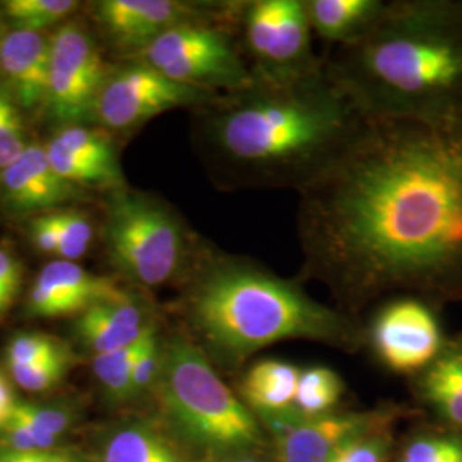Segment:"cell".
<instances>
[{
  "instance_id": "cell-1",
  "label": "cell",
  "mask_w": 462,
  "mask_h": 462,
  "mask_svg": "<svg viewBox=\"0 0 462 462\" xmlns=\"http://www.w3.org/2000/svg\"><path fill=\"white\" fill-rule=\"evenodd\" d=\"M298 198L300 280L341 312L397 291L462 300V116H365Z\"/></svg>"
},
{
  "instance_id": "cell-2",
  "label": "cell",
  "mask_w": 462,
  "mask_h": 462,
  "mask_svg": "<svg viewBox=\"0 0 462 462\" xmlns=\"http://www.w3.org/2000/svg\"><path fill=\"white\" fill-rule=\"evenodd\" d=\"M202 106V144L217 180L231 190L300 192L346 148L365 118L324 67L282 83L254 78Z\"/></svg>"
},
{
  "instance_id": "cell-3",
  "label": "cell",
  "mask_w": 462,
  "mask_h": 462,
  "mask_svg": "<svg viewBox=\"0 0 462 462\" xmlns=\"http://www.w3.org/2000/svg\"><path fill=\"white\" fill-rule=\"evenodd\" d=\"M322 62L364 116H462V0L385 2L362 38Z\"/></svg>"
},
{
  "instance_id": "cell-4",
  "label": "cell",
  "mask_w": 462,
  "mask_h": 462,
  "mask_svg": "<svg viewBox=\"0 0 462 462\" xmlns=\"http://www.w3.org/2000/svg\"><path fill=\"white\" fill-rule=\"evenodd\" d=\"M204 353L228 366L247 364L257 351L282 341H314L353 349L365 339L353 317L310 297L247 255L202 254L185 297Z\"/></svg>"
},
{
  "instance_id": "cell-5",
  "label": "cell",
  "mask_w": 462,
  "mask_h": 462,
  "mask_svg": "<svg viewBox=\"0 0 462 462\" xmlns=\"http://www.w3.org/2000/svg\"><path fill=\"white\" fill-rule=\"evenodd\" d=\"M154 391L177 437L209 461L263 450L269 444L259 418L221 379L202 347L183 332L165 339Z\"/></svg>"
},
{
  "instance_id": "cell-6",
  "label": "cell",
  "mask_w": 462,
  "mask_h": 462,
  "mask_svg": "<svg viewBox=\"0 0 462 462\" xmlns=\"http://www.w3.org/2000/svg\"><path fill=\"white\" fill-rule=\"evenodd\" d=\"M105 240L116 269L143 288L182 278L196 254L180 216L143 192H118L108 211Z\"/></svg>"
},
{
  "instance_id": "cell-7",
  "label": "cell",
  "mask_w": 462,
  "mask_h": 462,
  "mask_svg": "<svg viewBox=\"0 0 462 462\" xmlns=\"http://www.w3.org/2000/svg\"><path fill=\"white\" fill-rule=\"evenodd\" d=\"M236 23H183L151 42L135 60L160 70L168 79L206 93H233L254 83V74L238 45Z\"/></svg>"
},
{
  "instance_id": "cell-8",
  "label": "cell",
  "mask_w": 462,
  "mask_h": 462,
  "mask_svg": "<svg viewBox=\"0 0 462 462\" xmlns=\"http://www.w3.org/2000/svg\"><path fill=\"white\" fill-rule=\"evenodd\" d=\"M235 33L254 78L282 83L324 67L305 0H240Z\"/></svg>"
},
{
  "instance_id": "cell-9",
  "label": "cell",
  "mask_w": 462,
  "mask_h": 462,
  "mask_svg": "<svg viewBox=\"0 0 462 462\" xmlns=\"http://www.w3.org/2000/svg\"><path fill=\"white\" fill-rule=\"evenodd\" d=\"M435 307L406 295L377 310L365 337L380 364L396 374L420 375L442 355L448 337Z\"/></svg>"
},
{
  "instance_id": "cell-10",
  "label": "cell",
  "mask_w": 462,
  "mask_h": 462,
  "mask_svg": "<svg viewBox=\"0 0 462 462\" xmlns=\"http://www.w3.org/2000/svg\"><path fill=\"white\" fill-rule=\"evenodd\" d=\"M213 97V93L175 83L160 70L135 60L105 81L95 110L103 125L129 131L173 108L200 106Z\"/></svg>"
},
{
  "instance_id": "cell-11",
  "label": "cell",
  "mask_w": 462,
  "mask_h": 462,
  "mask_svg": "<svg viewBox=\"0 0 462 462\" xmlns=\"http://www.w3.org/2000/svg\"><path fill=\"white\" fill-rule=\"evenodd\" d=\"M105 81L103 59L89 36L74 24L62 26L50 42V114L76 125L95 110Z\"/></svg>"
},
{
  "instance_id": "cell-12",
  "label": "cell",
  "mask_w": 462,
  "mask_h": 462,
  "mask_svg": "<svg viewBox=\"0 0 462 462\" xmlns=\"http://www.w3.org/2000/svg\"><path fill=\"white\" fill-rule=\"evenodd\" d=\"M238 7L240 0L216 5L177 0H105L99 4V17L116 47L137 57L160 34L183 23H236Z\"/></svg>"
},
{
  "instance_id": "cell-13",
  "label": "cell",
  "mask_w": 462,
  "mask_h": 462,
  "mask_svg": "<svg viewBox=\"0 0 462 462\" xmlns=\"http://www.w3.org/2000/svg\"><path fill=\"white\" fill-rule=\"evenodd\" d=\"M379 411H334L315 418L288 413L261 418L274 446V462H329L349 437L382 421Z\"/></svg>"
},
{
  "instance_id": "cell-14",
  "label": "cell",
  "mask_w": 462,
  "mask_h": 462,
  "mask_svg": "<svg viewBox=\"0 0 462 462\" xmlns=\"http://www.w3.org/2000/svg\"><path fill=\"white\" fill-rule=\"evenodd\" d=\"M116 281L95 276L70 261H53L43 267L30 291V312L36 317L83 314L93 305L127 297Z\"/></svg>"
},
{
  "instance_id": "cell-15",
  "label": "cell",
  "mask_w": 462,
  "mask_h": 462,
  "mask_svg": "<svg viewBox=\"0 0 462 462\" xmlns=\"http://www.w3.org/2000/svg\"><path fill=\"white\" fill-rule=\"evenodd\" d=\"M0 189L5 200L21 211L50 209L76 196V187L55 173L42 146H28L0 171Z\"/></svg>"
},
{
  "instance_id": "cell-16",
  "label": "cell",
  "mask_w": 462,
  "mask_h": 462,
  "mask_svg": "<svg viewBox=\"0 0 462 462\" xmlns=\"http://www.w3.org/2000/svg\"><path fill=\"white\" fill-rule=\"evenodd\" d=\"M0 67L24 108L47 103L50 43L40 32L14 30L0 40Z\"/></svg>"
},
{
  "instance_id": "cell-17",
  "label": "cell",
  "mask_w": 462,
  "mask_h": 462,
  "mask_svg": "<svg viewBox=\"0 0 462 462\" xmlns=\"http://www.w3.org/2000/svg\"><path fill=\"white\" fill-rule=\"evenodd\" d=\"M151 322L144 307L127 295L88 309L78 320V332L84 345L93 349L95 355H105L133 346L143 337Z\"/></svg>"
},
{
  "instance_id": "cell-18",
  "label": "cell",
  "mask_w": 462,
  "mask_h": 462,
  "mask_svg": "<svg viewBox=\"0 0 462 462\" xmlns=\"http://www.w3.org/2000/svg\"><path fill=\"white\" fill-rule=\"evenodd\" d=\"M300 370L280 358L257 360L242 375L240 397L259 420L288 413L293 410Z\"/></svg>"
},
{
  "instance_id": "cell-19",
  "label": "cell",
  "mask_w": 462,
  "mask_h": 462,
  "mask_svg": "<svg viewBox=\"0 0 462 462\" xmlns=\"http://www.w3.org/2000/svg\"><path fill=\"white\" fill-rule=\"evenodd\" d=\"M312 32L329 49L362 38L379 19L383 0H305Z\"/></svg>"
},
{
  "instance_id": "cell-20",
  "label": "cell",
  "mask_w": 462,
  "mask_h": 462,
  "mask_svg": "<svg viewBox=\"0 0 462 462\" xmlns=\"http://www.w3.org/2000/svg\"><path fill=\"white\" fill-rule=\"evenodd\" d=\"M101 462H189L165 433L148 423L116 430L103 447Z\"/></svg>"
},
{
  "instance_id": "cell-21",
  "label": "cell",
  "mask_w": 462,
  "mask_h": 462,
  "mask_svg": "<svg viewBox=\"0 0 462 462\" xmlns=\"http://www.w3.org/2000/svg\"><path fill=\"white\" fill-rule=\"evenodd\" d=\"M416 377L418 393L430 408L450 429L462 431V379L446 351Z\"/></svg>"
},
{
  "instance_id": "cell-22",
  "label": "cell",
  "mask_w": 462,
  "mask_h": 462,
  "mask_svg": "<svg viewBox=\"0 0 462 462\" xmlns=\"http://www.w3.org/2000/svg\"><path fill=\"white\" fill-rule=\"evenodd\" d=\"M345 394V382L337 372L324 365H310L300 370L293 411L315 418L334 413Z\"/></svg>"
},
{
  "instance_id": "cell-23",
  "label": "cell",
  "mask_w": 462,
  "mask_h": 462,
  "mask_svg": "<svg viewBox=\"0 0 462 462\" xmlns=\"http://www.w3.org/2000/svg\"><path fill=\"white\" fill-rule=\"evenodd\" d=\"M53 139L72 154L105 171L118 185L122 183V171L116 160V148L105 134L89 131L81 125H67Z\"/></svg>"
},
{
  "instance_id": "cell-24",
  "label": "cell",
  "mask_w": 462,
  "mask_h": 462,
  "mask_svg": "<svg viewBox=\"0 0 462 462\" xmlns=\"http://www.w3.org/2000/svg\"><path fill=\"white\" fill-rule=\"evenodd\" d=\"M146 332V330H144ZM144 336V334H143ZM143 337L133 346L122 347L112 353L95 355L93 370L105 393L114 401L133 399V370L139 355Z\"/></svg>"
},
{
  "instance_id": "cell-25",
  "label": "cell",
  "mask_w": 462,
  "mask_h": 462,
  "mask_svg": "<svg viewBox=\"0 0 462 462\" xmlns=\"http://www.w3.org/2000/svg\"><path fill=\"white\" fill-rule=\"evenodd\" d=\"M397 462H462V431L427 430L413 435Z\"/></svg>"
},
{
  "instance_id": "cell-26",
  "label": "cell",
  "mask_w": 462,
  "mask_h": 462,
  "mask_svg": "<svg viewBox=\"0 0 462 462\" xmlns=\"http://www.w3.org/2000/svg\"><path fill=\"white\" fill-rule=\"evenodd\" d=\"M389 416L349 437L332 454L329 462H387L393 454V433Z\"/></svg>"
},
{
  "instance_id": "cell-27",
  "label": "cell",
  "mask_w": 462,
  "mask_h": 462,
  "mask_svg": "<svg viewBox=\"0 0 462 462\" xmlns=\"http://www.w3.org/2000/svg\"><path fill=\"white\" fill-rule=\"evenodd\" d=\"M72 0H9L5 13L16 24V30L40 32L60 21L76 9Z\"/></svg>"
},
{
  "instance_id": "cell-28",
  "label": "cell",
  "mask_w": 462,
  "mask_h": 462,
  "mask_svg": "<svg viewBox=\"0 0 462 462\" xmlns=\"http://www.w3.org/2000/svg\"><path fill=\"white\" fill-rule=\"evenodd\" d=\"M50 165L55 170V173L66 180V182L78 185V183H101V185H118L108 177L105 171H101L97 166L81 160L79 156L72 154L70 151L62 148L55 139H51L45 146Z\"/></svg>"
},
{
  "instance_id": "cell-29",
  "label": "cell",
  "mask_w": 462,
  "mask_h": 462,
  "mask_svg": "<svg viewBox=\"0 0 462 462\" xmlns=\"http://www.w3.org/2000/svg\"><path fill=\"white\" fill-rule=\"evenodd\" d=\"M67 360L66 351L40 360L36 364L24 365V366H9L11 375L17 385L30 393H43L57 385L66 375Z\"/></svg>"
},
{
  "instance_id": "cell-30",
  "label": "cell",
  "mask_w": 462,
  "mask_h": 462,
  "mask_svg": "<svg viewBox=\"0 0 462 462\" xmlns=\"http://www.w3.org/2000/svg\"><path fill=\"white\" fill-rule=\"evenodd\" d=\"M26 148L23 122L16 105L0 91V171L17 160Z\"/></svg>"
},
{
  "instance_id": "cell-31",
  "label": "cell",
  "mask_w": 462,
  "mask_h": 462,
  "mask_svg": "<svg viewBox=\"0 0 462 462\" xmlns=\"http://www.w3.org/2000/svg\"><path fill=\"white\" fill-rule=\"evenodd\" d=\"M2 447L17 452H33V450H53L59 444V437L50 435L43 430L11 416L9 421L0 429Z\"/></svg>"
},
{
  "instance_id": "cell-32",
  "label": "cell",
  "mask_w": 462,
  "mask_h": 462,
  "mask_svg": "<svg viewBox=\"0 0 462 462\" xmlns=\"http://www.w3.org/2000/svg\"><path fill=\"white\" fill-rule=\"evenodd\" d=\"M59 217V257L62 261L74 263L76 259L83 257L93 238L91 223L78 213H60Z\"/></svg>"
},
{
  "instance_id": "cell-33",
  "label": "cell",
  "mask_w": 462,
  "mask_h": 462,
  "mask_svg": "<svg viewBox=\"0 0 462 462\" xmlns=\"http://www.w3.org/2000/svg\"><path fill=\"white\" fill-rule=\"evenodd\" d=\"M62 351L64 347L45 334H21L7 347V364L9 366H24L55 356Z\"/></svg>"
},
{
  "instance_id": "cell-34",
  "label": "cell",
  "mask_w": 462,
  "mask_h": 462,
  "mask_svg": "<svg viewBox=\"0 0 462 462\" xmlns=\"http://www.w3.org/2000/svg\"><path fill=\"white\" fill-rule=\"evenodd\" d=\"M11 416H16L19 420L33 425L36 429L43 430L50 435H55V437L64 435V431L72 423V416L64 410L45 408V406H38L32 402H19V401H17L14 411Z\"/></svg>"
},
{
  "instance_id": "cell-35",
  "label": "cell",
  "mask_w": 462,
  "mask_h": 462,
  "mask_svg": "<svg viewBox=\"0 0 462 462\" xmlns=\"http://www.w3.org/2000/svg\"><path fill=\"white\" fill-rule=\"evenodd\" d=\"M21 286V267L16 259L0 250V317L9 310Z\"/></svg>"
},
{
  "instance_id": "cell-36",
  "label": "cell",
  "mask_w": 462,
  "mask_h": 462,
  "mask_svg": "<svg viewBox=\"0 0 462 462\" xmlns=\"http://www.w3.org/2000/svg\"><path fill=\"white\" fill-rule=\"evenodd\" d=\"M32 240L38 250L45 254H59V217L57 215L40 216L32 221Z\"/></svg>"
},
{
  "instance_id": "cell-37",
  "label": "cell",
  "mask_w": 462,
  "mask_h": 462,
  "mask_svg": "<svg viewBox=\"0 0 462 462\" xmlns=\"http://www.w3.org/2000/svg\"><path fill=\"white\" fill-rule=\"evenodd\" d=\"M0 462H86L81 456L53 448V450H33V452H17L0 447Z\"/></svg>"
},
{
  "instance_id": "cell-38",
  "label": "cell",
  "mask_w": 462,
  "mask_h": 462,
  "mask_svg": "<svg viewBox=\"0 0 462 462\" xmlns=\"http://www.w3.org/2000/svg\"><path fill=\"white\" fill-rule=\"evenodd\" d=\"M16 402L7 380L4 379V375L0 374V429L9 421Z\"/></svg>"
},
{
  "instance_id": "cell-39",
  "label": "cell",
  "mask_w": 462,
  "mask_h": 462,
  "mask_svg": "<svg viewBox=\"0 0 462 462\" xmlns=\"http://www.w3.org/2000/svg\"><path fill=\"white\" fill-rule=\"evenodd\" d=\"M444 351H446L447 356L452 360V364L456 365L462 379V332L456 334L454 337H448Z\"/></svg>"
},
{
  "instance_id": "cell-40",
  "label": "cell",
  "mask_w": 462,
  "mask_h": 462,
  "mask_svg": "<svg viewBox=\"0 0 462 462\" xmlns=\"http://www.w3.org/2000/svg\"><path fill=\"white\" fill-rule=\"evenodd\" d=\"M213 462H274V459L267 457L265 454H263V450H254V452H242V454L228 456V457Z\"/></svg>"
}]
</instances>
